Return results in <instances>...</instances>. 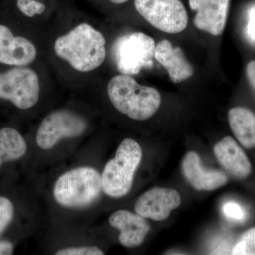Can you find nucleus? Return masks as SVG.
I'll list each match as a JSON object with an SVG mask.
<instances>
[{"label":"nucleus","mask_w":255,"mask_h":255,"mask_svg":"<svg viewBox=\"0 0 255 255\" xmlns=\"http://www.w3.org/2000/svg\"><path fill=\"white\" fill-rule=\"evenodd\" d=\"M252 22L253 23H251V24H250L249 23V26H248V28H249V29H251V33H252V35H253V36H255V19L252 20Z\"/></svg>","instance_id":"393cba45"},{"label":"nucleus","mask_w":255,"mask_h":255,"mask_svg":"<svg viewBox=\"0 0 255 255\" xmlns=\"http://www.w3.org/2000/svg\"><path fill=\"white\" fill-rule=\"evenodd\" d=\"M18 9L28 17H33L36 15L43 14L46 6L36 0H17Z\"/></svg>","instance_id":"412c9836"},{"label":"nucleus","mask_w":255,"mask_h":255,"mask_svg":"<svg viewBox=\"0 0 255 255\" xmlns=\"http://www.w3.org/2000/svg\"><path fill=\"white\" fill-rule=\"evenodd\" d=\"M14 215V206L8 198L0 196V235L9 226Z\"/></svg>","instance_id":"6ab92c4d"},{"label":"nucleus","mask_w":255,"mask_h":255,"mask_svg":"<svg viewBox=\"0 0 255 255\" xmlns=\"http://www.w3.org/2000/svg\"><path fill=\"white\" fill-rule=\"evenodd\" d=\"M38 75L29 68H15L0 73V99L11 102L20 110H28L39 99Z\"/></svg>","instance_id":"423d86ee"},{"label":"nucleus","mask_w":255,"mask_h":255,"mask_svg":"<svg viewBox=\"0 0 255 255\" xmlns=\"http://www.w3.org/2000/svg\"><path fill=\"white\" fill-rule=\"evenodd\" d=\"M111 2L114 3L116 4H124V3L127 2L129 0H110Z\"/></svg>","instance_id":"a878e982"},{"label":"nucleus","mask_w":255,"mask_h":255,"mask_svg":"<svg viewBox=\"0 0 255 255\" xmlns=\"http://www.w3.org/2000/svg\"><path fill=\"white\" fill-rule=\"evenodd\" d=\"M180 194L175 189L155 187L138 198L135 206L137 214L145 219L163 221L180 206Z\"/></svg>","instance_id":"1a4fd4ad"},{"label":"nucleus","mask_w":255,"mask_h":255,"mask_svg":"<svg viewBox=\"0 0 255 255\" xmlns=\"http://www.w3.org/2000/svg\"><path fill=\"white\" fill-rule=\"evenodd\" d=\"M228 122L236 141L244 150L255 151V113L245 106L228 112Z\"/></svg>","instance_id":"dca6fc26"},{"label":"nucleus","mask_w":255,"mask_h":255,"mask_svg":"<svg viewBox=\"0 0 255 255\" xmlns=\"http://www.w3.org/2000/svg\"><path fill=\"white\" fill-rule=\"evenodd\" d=\"M135 9L154 27L167 33L187 28V10L180 0H135Z\"/></svg>","instance_id":"0eeeda50"},{"label":"nucleus","mask_w":255,"mask_h":255,"mask_svg":"<svg viewBox=\"0 0 255 255\" xmlns=\"http://www.w3.org/2000/svg\"><path fill=\"white\" fill-rule=\"evenodd\" d=\"M214 151L219 163L231 177L243 182L251 179L253 167L251 159L233 137H223L215 145Z\"/></svg>","instance_id":"9d476101"},{"label":"nucleus","mask_w":255,"mask_h":255,"mask_svg":"<svg viewBox=\"0 0 255 255\" xmlns=\"http://www.w3.org/2000/svg\"><path fill=\"white\" fill-rule=\"evenodd\" d=\"M231 254L255 255V226L242 233L233 245Z\"/></svg>","instance_id":"a211bd4d"},{"label":"nucleus","mask_w":255,"mask_h":255,"mask_svg":"<svg viewBox=\"0 0 255 255\" xmlns=\"http://www.w3.org/2000/svg\"><path fill=\"white\" fill-rule=\"evenodd\" d=\"M56 255H103V253L97 247H81L69 248L60 250L55 253Z\"/></svg>","instance_id":"4be33fe9"},{"label":"nucleus","mask_w":255,"mask_h":255,"mask_svg":"<svg viewBox=\"0 0 255 255\" xmlns=\"http://www.w3.org/2000/svg\"><path fill=\"white\" fill-rule=\"evenodd\" d=\"M246 78L255 95V60L248 62L246 68Z\"/></svg>","instance_id":"5701e85b"},{"label":"nucleus","mask_w":255,"mask_h":255,"mask_svg":"<svg viewBox=\"0 0 255 255\" xmlns=\"http://www.w3.org/2000/svg\"><path fill=\"white\" fill-rule=\"evenodd\" d=\"M102 190V177L92 167H78L62 174L55 183L53 194L60 205L83 208L95 203Z\"/></svg>","instance_id":"20e7f679"},{"label":"nucleus","mask_w":255,"mask_h":255,"mask_svg":"<svg viewBox=\"0 0 255 255\" xmlns=\"http://www.w3.org/2000/svg\"><path fill=\"white\" fill-rule=\"evenodd\" d=\"M36 54V47L29 40L14 36L9 28L0 24V63L25 66L34 61Z\"/></svg>","instance_id":"f8f14e48"},{"label":"nucleus","mask_w":255,"mask_h":255,"mask_svg":"<svg viewBox=\"0 0 255 255\" xmlns=\"http://www.w3.org/2000/svg\"><path fill=\"white\" fill-rule=\"evenodd\" d=\"M155 58L166 69L174 83L184 81L194 74V68L182 50L179 47L174 48L167 40L159 42L156 46Z\"/></svg>","instance_id":"2eb2a0df"},{"label":"nucleus","mask_w":255,"mask_h":255,"mask_svg":"<svg viewBox=\"0 0 255 255\" xmlns=\"http://www.w3.org/2000/svg\"><path fill=\"white\" fill-rule=\"evenodd\" d=\"M223 211L226 217L233 222L243 223L248 220V214L246 209L236 201L226 203Z\"/></svg>","instance_id":"aec40b11"},{"label":"nucleus","mask_w":255,"mask_h":255,"mask_svg":"<svg viewBox=\"0 0 255 255\" xmlns=\"http://www.w3.org/2000/svg\"><path fill=\"white\" fill-rule=\"evenodd\" d=\"M26 151V142L17 130L10 127L0 130V167L6 162L21 158Z\"/></svg>","instance_id":"f3484780"},{"label":"nucleus","mask_w":255,"mask_h":255,"mask_svg":"<svg viewBox=\"0 0 255 255\" xmlns=\"http://www.w3.org/2000/svg\"><path fill=\"white\" fill-rule=\"evenodd\" d=\"M155 48L153 38L141 32L119 37L112 48L117 69L123 75H134L142 69L151 68Z\"/></svg>","instance_id":"39448f33"},{"label":"nucleus","mask_w":255,"mask_h":255,"mask_svg":"<svg viewBox=\"0 0 255 255\" xmlns=\"http://www.w3.org/2000/svg\"><path fill=\"white\" fill-rule=\"evenodd\" d=\"M107 93L114 107L134 120H147L160 107L159 92L153 87L140 85L130 75L122 74L111 79Z\"/></svg>","instance_id":"f03ea898"},{"label":"nucleus","mask_w":255,"mask_h":255,"mask_svg":"<svg viewBox=\"0 0 255 255\" xmlns=\"http://www.w3.org/2000/svg\"><path fill=\"white\" fill-rule=\"evenodd\" d=\"M109 222L112 227L120 231L119 243L127 248L140 246L150 231V225L145 218L127 210H119L113 213Z\"/></svg>","instance_id":"ddd939ff"},{"label":"nucleus","mask_w":255,"mask_h":255,"mask_svg":"<svg viewBox=\"0 0 255 255\" xmlns=\"http://www.w3.org/2000/svg\"><path fill=\"white\" fill-rule=\"evenodd\" d=\"M14 252V246L11 242L0 241V255H11Z\"/></svg>","instance_id":"b1692460"},{"label":"nucleus","mask_w":255,"mask_h":255,"mask_svg":"<svg viewBox=\"0 0 255 255\" xmlns=\"http://www.w3.org/2000/svg\"><path fill=\"white\" fill-rule=\"evenodd\" d=\"M142 158L140 145L131 138L124 139L117 148L115 157L109 161L104 169L102 175L104 192L113 198L128 194Z\"/></svg>","instance_id":"7ed1b4c3"},{"label":"nucleus","mask_w":255,"mask_h":255,"mask_svg":"<svg viewBox=\"0 0 255 255\" xmlns=\"http://www.w3.org/2000/svg\"><path fill=\"white\" fill-rule=\"evenodd\" d=\"M106 41L100 31L87 23L78 25L55 42V53L80 72L100 67L106 57Z\"/></svg>","instance_id":"f257e3e1"},{"label":"nucleus","mask_w":255,"mask_h":255,"mask_svg":"<svg viewBox=\"0 0 255 255\" xmlns=\"http://www.w3.org/2000/svg\"><path fill=\"white\" fill-rule=\"evenodd\" d=\"M85 119L68 111L53 112L43 119L36 134V142L43 150H49L60 140L78 137L86 130Z\"/></svg>","instance_id":"6e6552de"},{"label":"nucleus","mask_w":255,"mask_h":255,"mask_svg":"<svg viewBox=\"0 0 255 255\" xmlns=\"http://www.w3.org/2000/svg\"><path fill=\"white\" fill-rule=\"evenodd\" d=\"M231 0H189V6L196 11L194 23L198 29L212 36L222 34L226 27Z\"/></svg>","instance_id":"9b49d317"},{"label":"nucleus","mask_w":255,"mask_h":255,"mask_svg":"<svg viewBox=\"0 0 255 255\" xmlns=\"http://www.w3.org/2000/svg\"><path fill=\"white\" fill-rule=\"evenodd\" d=\"M182 169L187 182L196 190H215L226 185L228 182L227 175L221 171L203 168L200 157L193 151L188 152L183 159Z\"/></svg>","instance_id":"4468645a"}]
</instances>
